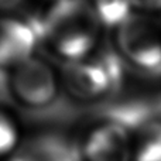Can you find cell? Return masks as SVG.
Instances as JSON below:
<instances>
[{
    "instance_id": "cell-1",
    "label": "cell",
    "mask_w": 161,
    "mask_h": 161,
    "mask_svg": "<svg viewBox=\"0 0 161 161\" xmlns=\"http://www.w3.org/2000/svg\"><path fill=\"white\" fill-rule=\"evenodd\" d=\"M100 24L89 0H55L47 10L41 36L65 62L91 57L100 36Z\"/></svg>"
},
{
    "instance_id": "cell-2",
    "label": "cell",
    "mask_w": 161,
    "mask_h": 161,
    "mask_svg": "<svg viewBox=\"0 0 161 161\" xmlns=\"http://www.w3.org/2000/svg\"><path fill=\"white\" fill-rule=\"evenodd\" d=\"M120 54L137 69L161 74V27L143 13H134L116 30Z\"/></svg>"
},
{
    "instance_id": "cell-3",
    "label": "cell",
    "mask_w": 161,
    "mask_h": 161,
    "mask_svg": "<svg viewBox=\"0 0 161 161\" xmlns=\"http://www.w3.org/2000/svg\"><path fill=\"white\" fill-rule=\"evenodd\" d=\"M59 83V75L53 65L37 54L8 71L11 96L27 108H44L53 103Z\"/></svg>"
},
{
    "instance_id": "cell-4",
    "label": "cell",
    "mask_w": 161,
    "mask_h": 161,
    "mask_svg": "<svg viewBox=\"0 0 161 161\" xmlns=\"http://www.w3.org/2000/svg\"><path fill=\"white\" fill-rule=\"evenodd\" d=\"M59 80L75 99L95 100L109 93L120 82V68L109 57H88L79 61L65 62Z\"/></svg>"
},
{
    "instance_id": "cell-5",
    "label": "cell",
    "mask_w": 161,
    "mask_h": 161,
    "mask_svg": "<svg viewBox=\"0 0 161 161\" xmlns=\"http://www.w3.org/2000/svg\"><path fill=\"white\" fill-rule=\"evenodd\" d=\"M38 37L28 21L13 14H0V68L10 71L36 55Z\"/></svg>"
},
{
    "instance_id": "cell-6",
    "label": "cell",
    "mask_w": 161,
    "mask_h": 161,
    "mask_svg": "<svg viewBox=\"0 0 161 161\" xmlns=\"http://www.w3.org/2000/svg\"><path fill=\"white\" fill-rule=\"evenodd\" d=\"M86 161H131L133 144L129 131L119 123H105L89 133L83 144Z\"/></svg>"
},
{
    "instance_id": "cell-7",
    "label": "cell",
    "mask_w": 161,
    "mask_h": 161,
    "mask_svg": "<svg viewBox=\"0 0 161 161\" xmlns=\"http://www.w3.org/2000/svg\"><path fill=\"white\" fill-rule=\"evenodd\" d=\"M131 161H161V120L147 122L131 137Z\"/></svg>"
},
{
    "instance_id": "cell-8",
    "label": "cell",
    "mask_w": 161,
    "mask_h": 161,
    "mask_svg": "<svg viewBox=\"0 0 161 161\" xmlns=\"http://www.w3.org/2000/svg\"><path fill=\"white\" fill-rule=\"evenodd\" d=\"M92 4L102 27L106 28L117 30L137 13L131 0H93Z\"/></svg>"
},
{
    "instance_id": "cell-9",
    "label": "cell",
    "mask_w": 161,
    "mask_h": 161,
    "mask_svg": "<svg viewBox=\"0 0 161 161\" xmlns=\"http://www.w3.org/2000/svg\"><path fill=\"white\" fill-rule=\"evenodd\" d=\"M19 123L7 110L0 109V160L10 156L20 143Z\"/></svg>"
},
{
    "instance_id": "cell-10",
    "label": "cell",
    "mask_w": 161,
    "mask_h": 161,
    "mask_svg": "<svg viewBox=\"0 0 161 161\" xmlns=\"http://www.w3.org/2000/svg\"><path fill=\"white\" fill-rule=\"evenodd\" d=\"M134 10L143 14H153L161 11V0H131Z\"/></svg>"
},
{
    "instance_id": "cell-11",
    "label": "cell",
    "mask_w": 161,
    "mask_h": 161,
    "mask_svg": "<svg viewBox=\"0 0 161 161\" xmlns=\"http://www.w3.org/2000/svg\"><path fill=\"white\" fill-rule=\"evenodd\" d=\"M24 0H0V14H11L21 6Z\"/></svg>"
},
{
    "instance_id": "cell-12",
    "label": "cell",
    "mask_w": 161,
    "mask_h": 161,
    "mask_svg": "<svg viewBox=\"0 0 161 161\" xmlns=\"http://www.w3.org/2000/svg\"><path fill=\"white\" fill-rule=\"evenodd\" d=\"M54 2H55V0H54Z\"/></svg>"
}]
</instances>
